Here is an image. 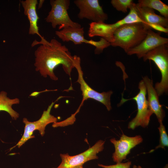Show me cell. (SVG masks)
<instances>
[{"label":"cell","instance_id":"30bf717a","mask_svg":"<svg viewBox=\"0 0 168 168\" xmlns=\"http://www.w3.org/2000/svg\"><path fill=\"white\" fill-rule=\"evenodd\" d=\"M74 3L79 9L78 18L91 20L93 22H104L108 18L98 0H75Z\"/></svg>","mask_w":168,"mask_h":168},{"label":"cell","instance_id":"ac0fdd59","mask_svg":"<svg viewBox=\"0 0 168 168\" xmlns=\"http://www.w3.org/2000/svg\"><path fill=\"white\" fill-rule=\"evenodd\" d=\"M137 5L158 11L165 18L168 19V6L160 0H139Z\"/></svg>","mask_w":168,"mask_h":168},{"label":"cell","instance_id":"3957f363","mask_svg":"<svg viewBox=\"0 0 168 168\" xmlns=\"http://www.w3.org/2000/svg\"><path fill=\"white\" fill-rule=\"evenodd\" d=\"M144 61L152 60L161 74V80L154 87L159 96L167 93L168 91V44L160 45L147 53L142 57Z\"/></svg>","mask_w":168,"mask_h":168},{"label":"cell","instance_id":"277c9868","mask_svg":"<svg viewBox=\"0 0 168 168\" xmlns=\"http://www.w3.org/2000/svg\"><path fill=\"white\" fill-rule=\"evenodd\" d=\"M50 3L51 9L45 19L51 24L53 28L57 26H59V30L68 27H81V25L72 21L68 14L70 0H50Z\"/></svg>","mask_w":168,"mask_h":168},{"label":"cell","instance_id":"484cf974","mask_svg":"<svg viewBox=\"0 0 168 168\" xmlns=\"http://www.w3.org/2000/svg\"></svg>","mask_w":168,"mask_h":168},{"label":"cell","instance_id":"8fae6325","mask_svg":"<svg viewBox=\"0 0 168 168\" xmlns=\"http://www.w3.org/2000/svg\"><path fill=\"white\" fill-rule=\"evenodd\" d=\"M110 141L115 148L112 156L113 160L116 163H119L126 159L131 149L142 142L143 138L139 135L129 137L123 134L119 140H117L114 138H111Z\"/></svg>","mask_w":168,"mask_h":168},{"label":"cell","instance_id":"4fadbf2b","mask_svg":"<svg viewBox=\"0 0 168 168\" xmlns=\"http://www.w3.org/2000/svg\"><path fill=\"white\" fill-rule=\"evenodd\" d=\"M143 80L146 87L147 100L150 109L156 115L158 122L162 121L165 117V112L160 103L159 96L153 86V81L147 76L144 77Z\"/></svg>","mask_w":168,"mask_h":168},{"label":"cell","instance_id":"5bb4252c","mask_svg":"<svg viewBox=\"0 0 168 168\" xmlns=\"http://www.w3.org/2000/svg\"><path fill=\"white\" fill-rule=\"evenodd\" d=\"M24 9V14L27 16L29 21L30 27L29 34H37L42 39L44 38L39 32L38 21L39 17L36 11V6L38 4L37 0H22L21 2Z\"/></svg>","mask_w":168,"mask_h":168},{"label":"cell","instance_id":"d4e9b609","mask_svg":"<svg viewBox=\"0 0 168 168\" xmlns=\"http://www.w3.org/2000/svg\"><path fill=\"white\" fill-rule=\"evenodd\" d=\"M139 168H142L140 166L138 167ZM163 168H168V165L166 164L165 166Z\"/></svg>","mask_w":168,"mask_h":168},{"label":"cell","instance_id":"603a6c76","mask_svg":"<svg viewBox=\"0 0 168 168\" xmlns=\"http://www.w3.org/2000/svg\"><path fill=\"white\" fill-rule=\"evenodd\" d=\"M44 2V0H40L39 1V2L38 3V9H40L41 8L42 5Z\"/></svg>","mask_w":168,"mask_h":168},{"label":"cell","instance_id":"7c38bea8","mask_svg":"<svg viewBox=\"0 0 168 168\" xmlns=\"http://www.w3.org/2000/svg\"><path fill=\"white\" fill-rule=\"evenodd\" d=\"M168 39L161 36L149 29L144 40L138 45L131 49L126 53L128 55H136L140 58L147 53L161 45L168 44Z\"/></svg>","mask_w":168,"mask_h":168},{"label":"cell","instance_id":"cb8c5ba5","mask_svg":"<svg viewBox=\"0 0 168 168\" xmlns=\"http://www.w3.org/2000/svg\"><path fill=\"white\" fill-rule=\"evenodd\" d=\"M72 168H83L82 167V166L80 165V166H78L74 167Z\"/></svg>","mask_w":168,"mask_h":168},{"label":"cell","instance_id":"9c48e42d","mask_svg":"<svg viewBox=\"0 0 168 168\" xmlns=\"http://www.w3.org/2000/svg\"><path fill=\"white\" fill-rule=\"evenodd\" d=\"M105 143V141L100 140L87 150L73 156L68 153L61 154V162L57 168H72L78 166H82L88 161L98 159L97 154L103 151Z\"/></svg>","mask_w":168,"mask_h":168},{"label":"cell","instance_id":"5b68a950","mask_svg":"<svg viewBox=\"0 0 168 168\" xmlns=\"http://www.w3.org/2000/svg\"><path fill=\"white\" fill-rule=\"evenodd\" d=\"M63 97L64 96L59 97L55 101L52 102L49 106L47 110L44 111L41 117L38 120L30 122L26 118H23L22 121L25 125L23 134L17 143L11 149H12L16 147L20 148L28 140L34 138L35 136L32 134L35 130L39 131L41 136H43L47 125L50 123H54L57 122V118L51 114L50 112L55 102Z\"/></svg>","mask_w":168,"mask_h":168},{"label":"cell","instance_id":"44dd1931","mask_svg":"<svg viewBox=\"0 0 168 168\" xmlns=\"http://www.w3.org/2000/svg\"><path fill=\"white\" fill-rule=\"evenodd\" d=\"M131 163V161H128L125 163H116L113 165H105L100 164H98V165L103 168H130Z\"/></svg>","mask_w":168,"mask_h":168},{"label":"cell","instance_id":"8992f818","mask_svg":"<svg viewBox=\"0 0 168 168\" xmlns=\"http://www.w3.org/2000/svg\"><path fill=\"white\" fill-rule=\"evenodd\" d=\"M74 67L77 70L78 74V77L76 82L80 85L82 96V99L79 107L82 106L86 100L91 99L103 104L108 111L112 109L110 97L113 94V91H110L100 93L91 87L84 78L83 73L81 66V59L79 56L74 55Z\"/></svg>","mask_w":168,"mask_h":168},{"label":"cell","instance_id":"ba28073f","mask_svg":"<svg viewBox=\"0 0 168 168\" xmlns=\"http://www.w3.org/2000/svg\"><path fill=\"white\" fill-rule=\"evenodd\" d=\"M55 33L63 42L72 41L75 44L85 43L95 46L94 53L95 54H100L104 49L110 45V43L102 38L99 41L86 39L84 37V31L83 27H68L56 31Z\"/></svg>","mask_w":168,"mask_h":168},{"label":"cell","instance_id":"52a82bcc","mask_svg":"<svg viewBox=\"0 0 168 168\" xmlns=\"http://www.w3.org/2000/svg\"><path fill=\"white\" fill-rule=\"evenodd\" d=\"M138 87L139 90V92L131 99L135 100L136 103L137 113L128 125V128L133 130L139 126L144 128L147 127L150 117L153 114L146 98V87L143 80L139 82Z\"/></svg>","mask_w":168,"mask_h":168},{"label":"cell","instance_id":"7a4b0ae2","mask_svg":"<svg viewBox=\"0 0 168 168\" xmlns=\"http://www.w3.org/2000/svg\"><path fill=\"white\" fill-rule=\"evenodd\" d=\"M150 28L148 26L142 23L123 25L114 31V40L110 43V45L119 47L127 53L144 40Z\"/></svg>","mask_w":168,"mask_h":168},{"label":"cell","instance_id":"e0dca14e","mask_svg":"<svg viewBox=\"0 0 168 168\" xmlns=\"http://www.w3.org/2000/svg\"><path fill=\"white\" fill-rule=\"evenodd\" d=\"M19 98L11 99L7 96V93L4 91L0 92V111H5L9 114L13 119L16 120L19 117V114L13 109V105L19 104Z\"/></svg>","mask_w":168,"mask_h":168},{"label":"cell","instance_id":"ffe728a7","mask_svg":"<svg viewBox=\"0 0 168 168\" xmlns=\"http://www.w3.org/2000/svg\"><path fill=\"white\" fill-rule=\"evenodd\" d=\"M159 122V126L158 129L160 134L159 143L156 147L155 149L159 148L165 149L166 147L168 146V136L162 121H160Z\"/></svg>","mask_w":168,"mask_h":168},{"label":"cell","instance_id":"7402d4cb","mask_svg":"<svg viewBox=\"0 0 168 168\" xmlns=\"http://www.w3.org/2000/svg\"><path fill=\"white\" fill-rule=\"evenodd\" d=\"M148 26L151 29H153L165 33H167L168 32V28L164 27L158 25L150 24L148 25Z\"/></svg>","mask_w":168,"mask_h":168},{"label":"cell","instance_id":"2e32d148","mask_svg":"<svg viewBox=\"0 0 168 168\" xmlns=\"http://www.w3.org/2000/svg\"><path fill=\"white\" fill-rule=\"evenodd\" d=\"M88 35L90 37L101 36L111 43L114 40V33L115 31L112 24L103 22H93L89 24Z\"/></svg>","mask_w":168,"mask_h":168},{"label":"cell","instance_id":"6da1fadb","mask_svg":"<svg viewBox=\"0 0 168 168\" xmlns=\"http://www.w3.org/2000/svg\"><path fill=\"white\" fill-rule=\"evenodd\" d=\"M40 44L35 52L34 66L36 71L41 76L46 78L49 77L52 80L56 81L58 78L54 70L58 65L61 64L65 72L69 76L74 67V55L72 56L68 49L55 39L50 42L44 38L40 41H35L32 46Z\"/></svg>","mask_w":168,"mask_h":168},{"label":"cell","instance_id":"d6986e66","mask_svg":"<svg viewBox=\"0 0 168 168\" xmlns=\"http://www.w3.org/2000/svg\"><path fill=\"white\" fill-rule=\"evenodd\" d=\"M111 3L114 7L118 11L126 13L130 9L134 2L132 0H112Z\"/></svg>","mask_w":168,"mask_h":168},{"label":"cell","instance_id":"9a60e30c","mask_svg":"<svg viewBox=\"0 0 168 168\" xmlns=\"http://www.w3.org/2000/svg\"><path fill=\"white\" fill-rule=\"evenodd\" d=\"M138 15L144 24L148 26L150 24H155L167 28L168 19L156 14L154 9L147 7H141L135 3Z\"/></svg>","mask_w":168,"mask_h":168}]
</instances>
